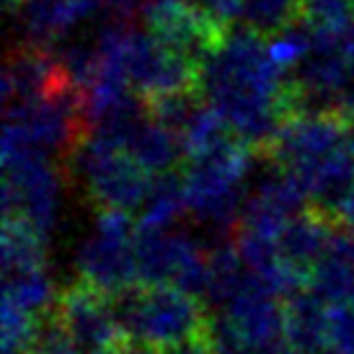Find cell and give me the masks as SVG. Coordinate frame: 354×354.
<instances>
[{"instance_id":"6da1fadb","label":"cell","mask_w":354,"mask_h":354,"mask_svg":"<svg viewBox=\"0 0 354 354\" xmlns=\"http://www.w3.org/2000/svg\"><path fill=\"white\" fill-rule=\"evenodd\" d=\"M256 158L259 153L236 138L212 156L187 160L181 178L187 189L189 215L223 238L230 227H238L246 202L243 181Z\"/></svg>"},{"instance_id":"7a4b0ae2","label":"cell","mask_w":354,"mask_h":354,"mask_svg":"<svg viewBox=\"0 0 354 354\" xmlns=\"http://www.w3.org/2000/svg\"><path fill=\"white\" fill-rule=\"evenodd\" d=\"M111 308L127 339L163 349L202 334L209 321L205 303L174 285H135L111 295Z\"/></svg>"},{"instance_id":"3957f363","label":"cell","mask_w":354,"mask_h":354,"mask_svg":"<svg viewBox=\"0 0 354 354\" xmlns=\"http://www.w3.org/2000/svg\"><path fill=\"white\" fill-rule=\"evenodd\" d=\"M65 171L96 209H140L153 187V176L127 150L99 135H88L70 153Z\"/></svg>"},{"instance_id":"277c9868","label":"cell","mask_w":354,"mask_h":354,"mask_svg":"<svg viewBox=\"0 0 354 354\" xmlns=\"http://www.w3.org/2000/svg\"><path fill=\"white\" fill-rule=\"evenodd\" d=\"M3 207L6 215L29 220L50 238L57 225L62 171L47 156L26 148H3Z\"/></svg>"},{"instance_id":"5b68a950","label":"cell","mask_w":354,"mask_h":354,"mask_svg":"<svg viewBox=\"0 0 354 354\" xmlns=\"http://www.w3.org/2000/svg\"><path fill=\"white\" fill-rule=\"evenodd\" d=\"M135 230L129 212L99 209L96 225L78 248V274L83 282L106 292L109 297L140 285L135 259Z\"/></svg>"},{"instance_id":"8992f818","label":"cell","mask_w":354,"mask_h":354,"mask_svg":"<svg viewBox=\"0 0 354 354\" xmlns=\"http://www.w3.org/2000/svg\"><path fill=\"white\" fill-rule=\"evenodd\" d=\"M140 285H174L205 303L209 285L207 251L181 230H135Z\"/></svg>"},{"instance_id":"52a82bcc","label":"cell","mask_w":354,"mask_h":354,"mask_svg":"<svg viewBox=\"0 0 354 354\" xmlns=\"http://www.w3.org/2000/svg\"><path fill=\"white\" fill-rule=\"evenodd\" d=\"M140 19L163 47L178 52L199 68L225 44L230 34L199 8L197 0H148Z\"/></svg>"},{"instance_id":"ba28073f","label":"cell","mask_w":354,"mask_h":354,"mask_svg":"<svg viewBox=\"0 0 354 354\" xmlns=\"http://www.w3.org/2000/svg\"><path fill=\"white\" fill-rule=\"evenodd\" d=\"M55 318L65 328L70 342L86 352L114 354L127 339L117 324L111 297L83 279L68 285L57 295Z\"/></svg>"},{"instance_id":"9c48e42d","label":"cell","mask_w":354,"mask_h":354,"mask_svg":"<svg viewBox=\"0 0 354 354\" xmlns=\"http://www.w3.org/2000/svg\"><path fill=\"white\" fill-rule=\"evenodd\" d=\"M124 70H127L129 86L142 99L176 93V91H199V80H202L199 65L163 47L150 31L129 34Z\"/></svg>"},{"instance_id":"30bf717a","label":"cell","mask_w":354,"mask_h":354,"mask_svg":"<svg viewBox=\"0 0 354 354\" xmlns=\"http://www.w3.org/2000/svg\"><path fill=\"white\" fill-rule=\"evenodd\" d=\"M344 145V117H339V114H292L285 119L282 129L277 132L266 158H272L277 166L290 171L292 176H303Z\"/></svg>"},{"instance_id":"8fae6325","label":"cell","mask_w":354,"mask_h":354,"mask_svg":"<svg viewBox=\"0 0 354 354\" xmlns=\"http://www.w3.org/2000/svg\"><path fill=\"white\" fill-rule=\"evenodd\" d=\"M223 313L254 344L259 354H266L285 342V303L256 274L248 272L243 287L223 308Z\"/></svg>"},{"instance_id":"7c38bea8","label":"cell","mask_w":354,"mask_h":354,"mask_svg":"<svg viewBox=\"0 0 354 354\" xmlns=\"http://www.w3.org/2000/svg\"><path fill=\"white\" fill-rule=\"evenodd\" d=\"M65 80H68V73L50 50L21 41L6 57L3 101H6V106H13V104L41 99L57 86H62Z\"/></svg>"},{"instance_id":"4fadbf2b","label":"cell","mask_w":354,"mask_h":354,"mask_svg":"<svg viewBox=\"0 0 354 354\" xmlns=\"http://www.w3.org/2000/svg\"><path fill=\"white\" fill-rule=\"evenodd\" d=\"M99 8V0H29L16 19L21 21L24 44L50 50Z\"/></svg>"},{"instance_id":"5bb4252c","label":"cell","mask_w":354,"mask_h":354,"mask_svg":"<svg viewBox=\"0 0 354 354\" xmlns=\"http://www.w3.org/2000/svg\"><path fill=\"white\" fill-rule=\"evenodd\" d=\"M310 292L326 305L354 300V230L334 227L326 254L310 272Z\"/></svg>"},{"instance_id":"9a60e30c","label":"cell","mask_w":354,"mask_h":354,"mask_svg":"<svg viewBox=\"0 0 354 354\" xmlns=\"http://www.w3.org/2000/svg\"><path fill=\"white\" fill-rule=\"evenodd\" d=\"M336 223L318 207H308L305 212L295 215L277 238V246L285 261L303 272H313V266L321 261V256L328 248L331 233Z\"/></svg>"},{"instance_id":"2e32d148","label":"cell","mask_w":354,"mask_h":354,"mask_svg":"<svg viewBox=\"0 0 354 354\" xmlns=\"http://www.w3.org/2000/svg\"><path fill=\"white\" fill-rule=\"evenodd\" d=\"M326 310L328 305L310 290H303L285 300V342L297 354L324 352Z\"/></svg>"},{"instance_id":"e0dca14e","label":"cell","mask_w":354,"mask_h":354,"mask_svg":"<svg viewBox=\"0 0 354 354\" xmlns=\"http://www.w3.org/2000/svg\"><path fill=\"white\" fill-rule=\"evenodd\" d=\"M124 150L148 171L150 176L171 174L174 166H178L181 160H187L181 138H178L176 132L156 124L150 117H145L138 127L132 129Z\"/></svg>"},{"instance_id":"ac0fdd59","label":"cell","mask_w":354,"mask_h":354,"mask_svg":"<svg viewBox=\"0 0 354 354\" xmlns=\"http://www.w3.org/2000/svg\"><path fill=\"white\" fill-rule=\"evenodd\" d=\"M0 256H3V277L47 269V236L39 233L29 220L6 215Z\"/></svg>"},{"instance_id":"d6986e66","label":"cell","mask_w":354,"mask_h":354,"mask_svg":"<svg viewBox=\"0 0 354 354\" xmlns=\"http://www.w3.org/2000/svg\"><path fill=\"white\" fill-rule=\"evenodd\" d=\"M189 212L187 189L181 174H160L153 176V187L145 199V205L140 207L138 227L148 230H174L181 217Z\"/></svg>"},{"instance_id":"ffe728a7","label":"cell","mask_w":354,"mask_h":354,"mask_svg":"<svg viewBox=\"0 0 354 354\" xmlns=\"http://www.w3.org/2000/svg\"><path fill=\"white\" fill-rule=\"evenodd\" d=\"M207 264H209V285H207L205 305L225 308L248 277V269L238 254L236 241H227V236L217 238L212 248H207Z\"/></svg>"},{"instance_id":"44dd1931","label":"cell","mask_w":354,"mask_h":354,"mask_svg":"<svg viewBox=\"0 0 354 354\" xmlns=\"http://www.w3.org/2000/svg\"><path fill=\"white\" fill-rule=\"evenodd\" d=\"M181 145H184V158L187 160H199L205 156H212L220 148H225L227 142L236 140V132L230 129L223 114L209 104H199L194 114L181 129Z\"/></svg>"},{"instance_id":"7402d4cb","label":"cell","mask_w":354,"mask_h":354,"mask_svg":"<svg viewBox=\"0 0 354 354\" xmlns=\"http://www.w3.org/2000/svg\"><path fill=\"white\" fill-rule=\"evenodd\" d=\"M3 300H10L13 305L29 310V313L37 315V318L50 315L52 310H55V303H57L50 272H47V269H34V272L6 277Z\"/></svg>"},{"instance_id":"603a6c76","label":"cell","mask_w":354,"mask_h":354,"mask_svg":"<svg viewBox=\"0 0 354 354\" xmlns=\"http://www.w3.org/2000/svg\"><path fill=\"white\" fill-rule=\"evenodd\" d=\"M243 19L251 31L272 39L300 21V0H243Z\"/></svg>"},{"instance_id":"cb8c5ba5","label":"cell","mask_w":354,"mask_h":354,"mask_svg":"<svg viewBox=\"0 0 354 354\" xmlns=\"http://www.w3.org/2000/svg\"><path fill=\"white\" fill-rule=\"evenodd\" d=\"M202 104V93L199 91H176V93H160V96H150L145 99L148 117L160 124V127L171 129L181 135L184 124L189 117L194 114V109Z\"/></svg>"},{"instance_id":"d4e9b609","label":"cell","mask_w":354,"mask_h":354,"mask_svg":"<svg viewBox=\"0 0 354 354\" xmlns=\"http://www.w3.org/2000/svg\"><path fill=\"white\" fill-rule=\"evenodd\" d=\"M300 21L313 31L344 37L354 24V0H300Z\"/></svg>"},{"instance_id":"484cf974","label":"cell","mask_w":354,"mask_h":354,"mask_svg":"<svg viewBox=\"0 0 354 354\" xmlns=\"http://www.w3.org/2000/svg\"><path fill=\"white\" fill-rule=\"evenodd\" d=\"M269 41V55L274 57V62L282 70L297 68L310 52H313V29L297 21L292 26H287L282 34L272 37Z\"/></svg>"},{"instance_id":"4316f807","label":"cell","mask_w":354,"mask_h":354,"mask_svg":"<svg viewBox=\"0 0 354 354\" xmlns=\"http://www.w3.org/2000/svg\"><path fill=\"white\" fill-rule=\"evenodd\" d=\"M205 334L212 354H259L254 349V344L238 331L236 324L225 313L209 315Z\"/></svg>"},{"instance_id":"83f0119b","label":"cell","mask_w":354,"mask_h":354,"mask_svg":"<svg viewBox=\"0 0 354 354\" xmlns=\"http://www.w3.org/2000/svg\"><path fill=\"white\" fill-rule=\"evenodd\" d=\"M197 6L227 31H233V24L243 19V0H197Z\"/></svg>"},{"instance_id":"f1b7e54d","label":"cell","mask_w":354,"mask_h":354,"mask_svg":"<svg viewBox=\"0 0 354 354\" xmlns=\"http://www.w3.org/2000/svg\"><path fill=\"white\" fill-rule=\"evenodd\" d=\"M101 8L106 10L114 21H132L135 16H142L148 0H99Z\"/></svg>"},{"instance_id":"f546056e","label":"cell","mask_w":354,"mask_h":354,"mask_svg":"<svg viewBox=\"0 0 354 354\" xmlns=\"http://www.w3.org/2000/svg\"><path fill=\"white\" fill-rule=\"evenodd\" d=\"M331 220H334L336 225L346 227V230H354V187L349 189V194L336 205V209L331 212Z\"/></svg>"},{"instance_id":"4dcf8cb0","label":"cell","mask_w":354,"mask_h":354,"mask_svg":"<svg viewBox=\"0 0 354 354\" xmlns=\"http://www.w3.org/2000/svg\"><path fill=\"white\" fill-rule=\"evenodd\" d=\"M114 354H166V349L150 344V342H142V339H124V344L119 346Z\"/></svg>"},{"instance_id":"1f68e13d","label":"cell","mask_w":354,"mask_h":354,"mask_svg":"<svg viewBox=\"0 0 354 354\" xmlns=\"http://www.w3.org/2000/svg\"><path fill=\"white\" fill-rule=\"evenodd\" d=\"M342 47H344V55L346 59L354 65V24L349 26V31L344 34V39H342Z\"/></svg>"},{"instance_id":"d6a6232c","label":"cell","mask_w":354,"mask_h":354,"mask_svg":"<svg viewBox=\"0 0 354 354\" xmlns=\"http://www.w3.org/2000/svg\"><path fill=\"white\" fill-rule=\"evenodd\" d=\"M26 3H29V0H3V8H6V13H8V16H13V19H16L21 10H24V6H26Z\"/></svg>"},{"instance_id":"836d02e7","label":"cell","mask_w":354,"mask_h":354,"mask_svg":"<svg viewBox=\"0 0 354 354\" xmlns=\"http://www.w3.org/2000/svg\"><path fill=\"white\" fill-rule=\"evenodd\" d=\"M344 129H346V145L354 153V109L344 117Z\"/></svg>"},{"instance_id":"e575fe53","label":"cell","mask_w":354,"mask_h":354,"mask_svg":"<svg viewBox=\"0 0 354 354\" xmlns=\"http://www.w3.org/2000/svg\"><path fill=\"white\" fill-rule=\"evenodd\" d=\"M266 354H297V352L290 344H282V346H277V349H272V352H266Z\"/></svg>"}]
</instances>
